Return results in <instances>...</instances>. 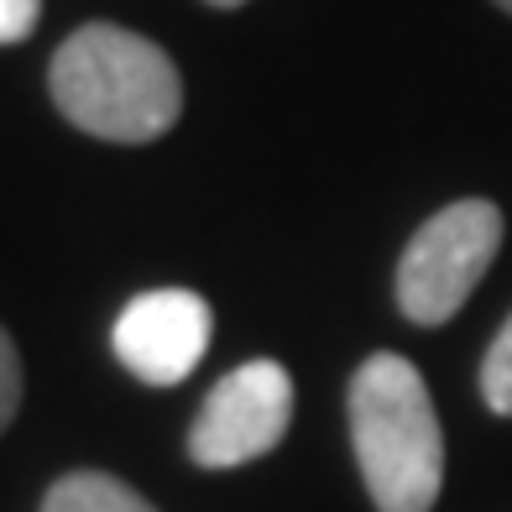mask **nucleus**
Listing matches in <instances>:
<instances>
[{"instance_id": "nucleus-1", "label": "nucleus", "mask_w": 512, "mask_h": 512, "mask_svg": "<svg viewBox=\"0 0 512 512\" xmlns=\"http://www.w3.org/2000/svg\"><path fill=\"white\" fill-rule=\"evenodd\" d=\"M53 105L100 142H157L178 126L183 79L173 58L115 21H89L53 53Z\"/></svg>"}, {"instance_id": "nucleus-2", "label": "nucleus", "mask_w": 512, "mask_h": 512, "mask_svg": "<svg viewBox=\"0 0 512 512\" xmlns=\"http://www.w3.org/2000/svg\"><path fill=\"white\" fill-rule=\"evenodd\" d=\"M351 445L377 512H429L445 481V434L418 366L377 351L351 377Z\"/></svg>"}, {"instance_id": "nucleus-3", "label": "nucleus", "mask_w": 512, "mask_h": 512, "mask_svg": "<svg viewBox=\"0 0 512 512\" xmlns=\"http://www.w3.org/2000/svg\"><path fill=\"white\" fill-rule=\"evenodd\" d=\"M502 246V209L492 199H460L418 225L398 262V304L413 324H445L481 283Z\"/></svg>"}, {"instance_id": "nucleus-4", "label": "nucleus", "mask_w": 512, "mask_h": 512, "mask_svg": "<svg viewBox=\"0 0 512 512\" xmlns=\"http://www.w3.org/2000/svg\"><path fill=\"white\" fill-rule=\"evenodd\" d=\"M293 424V377L277 361H246L209 387L189 429V455L204 471L262 460Z\"/></svg>"}, {"instance_id": "nucleus-5", "label": "nucleus", "mask_w": 512, "mask_h": 512, "mask_svg": "<svg viewBox=\"0 0 512 512\" xmlns=\"http://www.w3.org/2000/svg\"><path fill=\"white\" fill-rule=\"evenodd\" d=\"M215 314L199 293L189 288H152L142 298H131L115 319V356L131 377H142L152 387H173L204 361Z\"/></svg>"}, {"instance_id": "nucleus-6", "label": "nucleus", "mask_w": 512, "mask_h": 512, "mask_svg": "<svg viewBox=\"0 0 512 512\" xmlns=\"http://www.w3.org/2000/svg\"><path fill=\"white\" fill-rule=\"evenodd\" d=\"M42 512H157V507L105 471H74L53 481V492L42 497Z\"/></svg>"}, {"instance_id": "nucleus-7", "label": "nucleus", "mask_w": 512, "mask_h": 512, "mask_svg": "<svg viewBox=\"0 0 512 512\" xmlns=\"http://www.w3.org/2000/svg\"><path fill=\"white\" fill-rule=\"evenodd\" d=\"M481 398L492 413H507L512 418V314L502 324V335L492 340V351L481 361Z\"/></svg>"}, {"instance_id": "nucleus-8", "label": "nucleus", "mask_w": 512, "mask_h": 512, "mask_svg": "<svg viewBox=\"0 0 512 512\" xmlns=\"http://www.w3.org/2000/svg\"><path fill=\"white\" fill-rule=\"evenodd\" d=\"M16 408H21V356H16L11 335L0 330V434L11 429Z\"/></svg>"}, {"instance_id": "nucleus-9", "label": "nucleus", "mask_w": 512, "mask_h": 512, "mask_svg": "<svg viewBox=\"0 0 512 512\" xmlns=\"http://www.w3.org/2000/svg\"><path fill=\"white\" fill-rule=\"evenodd\" d=\"M37 16H42V0H0V48L32 37Z\"/></svg>"}, {"instance_id": "nucleus-10", "label": "nucleus", "mask_w": 512, "mask_h": 512, "mask_svg": "<svg viewBox=\"0 0 512 512\" xmlns=\"http://www.w3.org/2000/svg\"><path fill=\"white\" fill-rule=\"evenodd\" d=\"M209 6H220V11H230V6H246V0H209Z\"/></svg>"}, {"instance_id": "nucleus-11", "label": "nucleus", "mask_w": 512, "mask_h": 512, "mask_svg": "<svg viewBox=\"0 0 512 512\" xmlns=\"http://www.w3.org/2000/svg\"><path fill=\"white\" fill-rule=\"evenodd\" d=\"M497 6H502V11H507V16H512V0H497Z\"/></svg>"}]
</instances>
